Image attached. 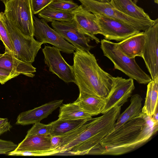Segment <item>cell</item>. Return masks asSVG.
I'll use <instances>...</instances> for the list:
<instances>
[{
	"label": "cell",
	"instance_id": "obj_1",
	"mask_svg": "<svg viewBox=\"0 0 158 158\" xmlns=\"http://www.w3.org/2000/svg\"><path fill=\"white\" fill-rule=\"evenodd\" d=\"M158 130V123L142 113L113 131L88 154L120 155L133 151L150 140Z\"/></svg>",
	"mask_w": 158,
	"mask_h": 158
},
{
	"label": "cell",
	"instance_id": "obj_2",
	"mask_svg": "<svg viewBox=\"0 0 158 158\" xmlns=\"http://www.w3.org/2000/svg\"><path fill=\"white\" fill-rule=\"evenodd\" d=\"M72 65L79 93L105 99L114 84L113 77L102 69L93 54L76 50Z\"/></svg>",
	"mask_w": 158,
	"mask_h": 158
},
{
	"label": "cell",
	"instance_id": "obj_3",
	"mask_svg": "<svg viewBox=\"0 0 158 158\" xmlns=\"http://www.w3.org/2000/svg\"><path fill=\"white\" fill-rule=\"evenodd\" d=\"M121 106L112 108L101 116L91 118L86 128L76 138L60 148L59 153L68 152L74 155L88 154L101 140L114 130L120 114Z\"/></svg>",
	"mask_w": 158,
	"mask_h": 158
},
{
	"label": "cell",
	"instance_id": "obj_4",
	"mask_svg": "<svg viewBox=\"0 0 158 158\" xmlns=\"http://www.w3.org/2000/svg\"><path fill=\"white\" fill-rule=\"evenodd\" d=\"M100 48L104 56L112 62L115 69L121 71L139 84H148L152 80L137 63L135 58H130L124 54L115 43L103 39L101 41Z\"/></svg>",
	"mask_w": 158,
	"mask_h": 158
},
{
	"label": "cell",
	"instance_id": "obj_5",
	"mask_svg": "<svg viewBox=\"0 0 158 158\" xmlns=\"http://www.w3.org/2000/svg\"><path fill=\"white\" fill-rule=\"evenodd\" d=\"M86 10L95 15H99L115 19L130 25L139 31H144L155 23V20H145L135 18L118 11L110 2L97 0H77Z\"/></svg>",
	"mask_w": 158,
	"mask_h": 158
},
{
	"label": "cell",
	"instance_id": "obj_6",
	"mask_svg": "<svg viewBox=\"0 0 158 158\" xmlns=\"http://www.w3.org/2000/svg\"><path fill=\"white\" fill-rule=\"evenodd\" d=\"M7 20L25 35L34 36L33 15L30 0H7L4 4Z\"/></svg>",
	"mask_w": 158,
	"mask_h": 158
},
{
	"label": "cell",
	"instance_id": "obj_7",
	"mask_svg": "<svg viewBox=\"0 0 158 158\" xmlns=\"http://www.w3.org/2000/svg\"><path fill=\"white\" fill-rule=\"evenodd\" d=\"M6 25L15 51V56L25 62L32 64L42 44L36 41L34 36L22 33L5 18Z\"/></svg>",
	"mask_w": 158,
	"mask_h": 158
},
{
	"label": "cell",
	"instance_id": "obj_8",
	"mask_svg": "<svg viewBox=\"0 0 158 158\" xmlns=\"http://www.w3.org/2000/svg\"><path fill=\"white\" fill-rule=\"evenodd\" d=\"M33 36L36 41L42 44H50L65 53H73L75 48L66 41L56 31L51 28L46 21L33 15Z\"/></svg>",
	"mask_w": 158,
	"mask_h": 158
},
{
	"label": "cell",
	"instance_id": "obj_9",
	"mask_svg": "<svg viewBox=\"0 0 158 158\" xmlns=\"http://www.w3.org/2000/svg\"><path fill=\"white\" fill-rule=\"evenodd\" d=\"M42 50L44 63L48 67L49 71L66 83H75L73 66L65 60L61 55L60 50L54 46H45Z\"/></svg>",
	"mask_w": 158,
	"mask_h": 158
},
{
	"label": "cell",
	"instance_id": "obj_10",
	"mask_svg": "<svg viewBox=\"0 0 158 158\" xmlns=\"http://www.w3.org/2000/svg\"><path fill=\"white\" fill-rule=\"evenodd\" d=\"M51 24L53 28L76 50L89 51L93 47L89 44L90 38L86 35L73 19L70 21H54Z\"/></svg>",
	"mask_w": 158,
	"mask_h": 158
},
{
	"label": "cell",
	"instance_id": "obj_11",
	"mask_svg": "<svg viewBox=\"0 0 158 158\" xmlns=\"http://www.w3.org/2000/svg\"><path fill=\"white\" fill-rule=\"evenodd\" d=\"M95 16L100 29L99 34L106 40L120 42L140 31L115 19L99 15Z\"/></svg>",
	"mask_w": 158,
	"mask_h": 158
},
{
	"label": "cell",
	"instance_id": "obj_12",
	"mask_svg": "<svg viewBox=\"0 0 158 158\" xmlns=\"http://www.w3.org/2000/svg\"><path fill=\"white\" fill-rule=\"evenodd\" d=\"M146 39L142 57L152 80L158 78V19L144 31Z\"/></svg>",
	"mask_w": 158,
	"mask_h": 158
},
{
	"label": "cell",
	"instance_id": "obj_13",
	"mask_svg": "<svg viewBox=\"0 0 158 158\" xmlns=\"http://www.w3.org/2000/svg\"><path fill=\"white\" fill-rule=\"evenodd\" d=\"M113 78V85L105 98L102 114L115 106H122L131 96L135 88L133 79L131 78L126 79L119 77Z\"/></svg>",
	"mask_w": 158,
	"mask_h": 158
},
{
	"label": "cell",
	"instance_id": "obj_14",
	"mask_svg": "<svg viewBox=\"0 0 158 158\" xmlns=\"http://www.w3.org/2000/svg\"><path fill=\"white\" fill-rule=\"evenodd\" d=\"M63 101L55 100L32 110L23 112L18 115L15 124L24 126L40 122L60 107Z\"/></svg>",
	"mask_w": 158,
	"mask_h": 158
},
{
	"label": "cell",
	"instance_id": "obj_15",
	"mask_svg": "<svg viewBox=\"0 0 158 158\" xmlns=\"http://www.w3.org/2000/svg\"><path fill=\"white\" fill-rule=\"evenodd\" d=\"M73 20L92 40L98 44L99 40L95 35L99 34L100 29L97 22L95 15L85 9L81 5L73 11Z\"/></svg>",
	"mask_w": 158,
	"mask_h": 158
},
{
	"label": "cell",
	"instance_id": "obj_16",
	"mask_svg": "<svg viewBox=\"0 0 158 158\" xmlns=\"http://www.w3.org/2000/svg\"><path fill=\"white\" fill-rule=\"evenodd\" d=\"M0 67L8 70L17 76L24 75L33 77L36 68L31 64L22 61L17 58L11 52L5 50L0 53Z\"/></svg>",
	"mask_w": 158,
	"mask_h": 158
},
{
	"label": "cell",
	"instance_id": "obj_17",
	"mask_svg": "<svg viewBox=\"0 0 158 158\" xmlns=\"http://www.w3.org/2000/svg\"><path fill=\"white\" fill-rule=\"evenodd\" d=\"M145 39L144 31H141L115 44L119 49L128 57H142Z\"/></svg>",
	"mask_w": 158,
	"mask_h": 158
},
{
	"label": "cell",
	"instance_id": "obj_18",
	"mask_svg": "<svg viewBox=\"0 0 158 158\" xmlns=\"http://www.w3.org/2000/svg\"><path fill=\"white\" fill-rule=\"evenodd\" d=\"M51 138L50 135L25 137L14 150L43 151L55 150L52 148Z\"/></svg>",
	"mask_w": 158,
	"mask_h": 158
},
{
	"label": "cell",
	"instance_id": "obj_19",
	"mask_svg": "<svg viewBox=\"0 0 158 158\" xmlns=\"http://www.w3.org/2000/svg\"><path fill=\"white\" fill-rule=\"evenodd\" d=\"M74 102L92 116L102 113L105 100L104 98L79 93L78 98Z\"/></svg>",
	"mask_w": 158,
	"mask_h": 158
},
{
	"label": "cell",
	"instance_id": "obj_20",
	"mask_svg": "<svg viewBox=\"0 0 158 158\" xmlns=\"http://www.w3.org/2000/svg\"><path fill=\"white\" fill-rule=\"evenodd\" d=\"M110 2L117 10L129 16L140 19H152L143 9L132 0H110Z\"/></svg>",
	"mask_w": 158,
	"mask_h": 158
},
{
	"label": "cell",
	"instance_id": "obj_21",
	"mask_svg": "<svg viewBox=\"0 0 158 158\" xmlns=\"http://www.w3.org/2000/svg\"><path fill=\"white\" fill-rule=\"evenodd\" d=\"M142 101L141 97L138 94L131 96L129 106L118 116L113 131L127 122L139 116L142 113Z\"/></svg>",
	"mask_w": 158,
	"mask_h": 158
},
{
	"label": "cell",
	"instance_id": "obj_22",
	"mask_svg": "<svg viewBox=\"0 0 158 158\" xmlns=\"http://www.w3.org/2000/svg\"><path fill=\"white\" fill-rule=\"evenodd\" d=\"M158 78L152 80L148 84L145 101L142 112L152 117L158 105Z\"/></svg>",
	"mask_w": 158,
	"mask_h": 158
},
{
	"label": "cell",
	"instance_id": "obj_23",
	"mask_svg": "<svg viewBox=\"0 0 158 158\" xmlns=\"http://www.w3.org/2000/svg\"><path fill=\"white\" fill-rule=\"evenodd\" d=\"M89 119H57L50 123L51 127L50 135L52 136L63 135L83 124Z\"/></svg>",
	"mask_w": 158,
	"mask_h": 158
},
{
	"label": "cell",
	"instance_id": "obj_24",
	"mask_svg": "<svg viewBox=\"0 0 158 158\" xmlns=\"http://www.w3.org/2000/svg\"><path fill=\"white\" fill-rule=\"evenodd\" d=\"M92 116L74 102L63 104L60 107L58 118L60 120L90 119Z\"/></svg>",
	"mask_w": 158,
	"mask_h": 158
},
{
	"label": "cell",
	"instance_id": "obj_25",
	"mask_svg": "<svg viewBox=\"0 0 158 158\" xmlns=\"http://www.w3.org/2000/svg\"><path fill=\"white\" fill-rule=\"evenodd\" d=\"M38 14L40 18L47 22L70 21L74 19L73 11L61 10L47 7Z\"/></svg>",
	"mask_w": 158,
	"mask_h": 158
},
{
	"label": "cell",
	"instance_id": "obj_26",
	"mask_svg": "<svg viewBox=\"0 0 158 158\" xmlns=\"http://www.w3.org/2000/svg\"><path fill=\"white\" fill-rule=\"evenodd\" d=\"M4 12H0V36L5 48V50L15 53L12 45L9 33L7 29Z\"/></svg>",
	"mask_w": 158,
	"mask_h": 158
},
{
	"label": "cell",
	"instance_id": "obj_27",
	"mask_svg": "<svg viewBox=\"0 0 158 158\" xmlns=\"http://www.w3.org/2000/svg\"><path fill=\"white\" fill-rule=\"evenodd\" d=\"M90 119L72 131L63 135L60 136V142L57 150H58L60 148L67 144L78 136L86 128Z\"/></svg>",
	"mask_w": 158,
	"mask_h": 158
},
{
	"label": "cell",
	"instance_id": "obj_28",
	"mask_svg": "<svg viewBox=\"0 0 158 158\" xmlns=\"http://www.w3.org/2000/svg\"><path fill=\"white\" fill-rule=\"evenodd\" d=\"M79 5L73 0H53L47 7L66 11H73Z\"/></svg>",
	"mask_w": 158,
	"mask_h": 158
},
{
	"label": "cell",
	"instance_id": "obj_29",
	"mask_svg": "<svg viewBox=\"0 0 158 158\" xmlns=\"http://www.w3.org/2000/svg\"><path fill=\"white\" fill-rule=\"evenodd\" d=\"M27 132L25 137L40 135H50L51 127L49 123L45 124L40 122L36 123Z\"/></svg>",
	"mask_w": 158,
	"mask_h": 158
},
{
	"label": "cell",
	"instance_id": "obj_30",
	"mask_svg": "<svg viewBox=\"0 0 158 158\" xmlns=\"http://www.w3.org/2000/svg\"><path fill=\"white\" fill-rule=\"evenodd\" d=\"M59 153L56 150H52L43 151H12L8 153L9 156H43L52 155Z\"/></svg>",
	"mask_w": 158,
	"mask_h": 158
},
{
	"label": "cell",
	"instance_id": "obj_31",
	"mask_svg": "<svg viewBox=\"0 0 158 158\" xmlns=\"http://www.w3.org/2000/svg\"><path fill=\"white\" fill-rule=\"evenodd\" d=\"M33 15L38 14L46 7L53 0H30Z\"/></svg>",
	"mask_w": 158,
	"mask_h": 158
},
{
	"label": "cell",
	"instance_id": "obj_32",
	"mask_svg": "<svg viewBox=\"0 0 158 158\" xmlns=\"http://www.w3.org/2000/svg\"><path fill=\"white\" fill-rule=\"evenodd\" d=\"M18 145L12 141L0 139V154H4L14 150Z\"/></svg>",
	"mask_w": 158,
	"mask_h": 158
},
{
	"label": "cell",
	"instance_id": "obj_33",
	"mask_svg": "<svg viewBox=\"0 0 158 158\" xmlns=\"http://www.w3.org/2000/svg\"><path fill=\"white\" fill-rule=\"evenodd\" d=\"M17 76L10 71L0 67V83L4 84L12 78Z\"/></svg>",
	"mask_w": 158,
	"mask_h": 158
},
{
	"label": "cell",
	"instance_id": "obj_34",
	"mask_svg": "<svg viewBox=\"0 0 158 158\" xmlns=\"http://www.w3.org/2000/svg\"><path fill=\"white\" fill-rule=\"evenodd\" d=\"M12 127L7 118H0V135L8 131Z\"/></svg>",
	"mask_w": 158,
	"mask_h": 158
},
{
	"label": "cell",
	"instance_id": "obj_35",
	"mask_svg": "<svg viewBox=\"0 0 158 158\" xmlns=\"http://www.w3.org/2000/svg\"><path fill=\"white\" fill-rule=\"evenodd\" d=\"M157 105L154 112L152 117L153 121L155 123H158V108Z\"/></svg>",
	"mask_w": 158,
	"mask_h": 158
},
{
	"label": "cell",
	"instance_id": "obj_36",
	"mask_svg": "<svg viewBox=\"0 0 158 158\" xmlns=\"http://www.w3.org/2000/svg\"><path fill=\"white\" fill-rule=\"evenodd\" d=\"M100 2H110V1L109 0H97Z\"/></svg>",
	"mask_w": 158,
	"mask_h": 158
},
{
	"label": "cell",
	"instance_id": "obj_37",
	"mask_svg": "<svg viewBox=\"0 0 158 158\" xmlns=\"http://www.w3.org/2000/svg\"><path fill=\"white\" fill-rule=\"evenodd\" d=\"M0 1L2 2L4 4H5L7 0H0Z\"/></svg>",
	"mask_w": 158,
	"mask_h": 158
},
{
	"label": "cell",
	"instance_id": "obj_38",
	"mask_svg": "<svg viewBox=\"0 0 158 158\" xmlns=\"http://www.w3.org/2000/svg\"><path fill=\"white\" fill-rule=\"evenodd\" d=\"M154 1L155 3L158 4V0H154Z\"/></svg>",
	"mask_w": 158,
	"mask_h": 158
},
{
	"label": "cell",
	"instance_id": "obj_39",
	"mask_svg": "<svg viewBox=\"0 0 158 158\" xmlns=\"http://www.w3.org/2000/svg\"><path fill=\"white\" fill-rule=\"evenodd\" d=\"M133 2L135 3H136L139 0H132Z\"/></svg>",
	"mask_w": 158,
	"mask_h": 158
},
{
	"label": "cell",
	"instance_id": "obj_40",
	"mask_svg": "<svg viewBox=\"0 0 158 158\" xmlns=\"http://www.w3.org/2000/svg\"><path fill=\"white\" fill-rule=\"evenodd\" d=\"M0 40H1V38L0 36Z\"/></svg>",
	"mask_w": 158,
	"mask_h": 158
}]
</instances>
